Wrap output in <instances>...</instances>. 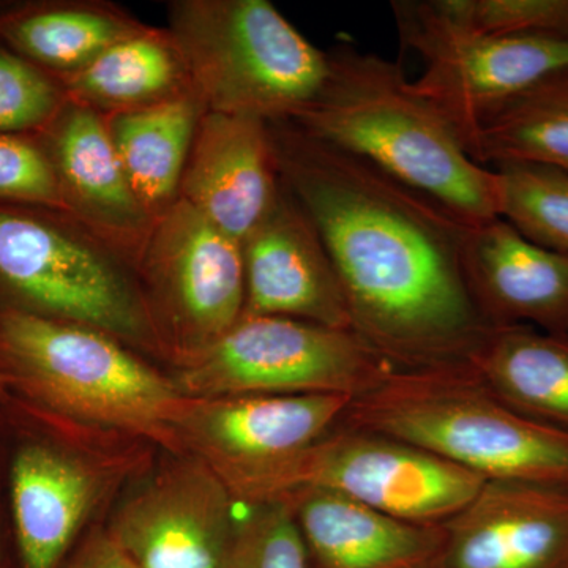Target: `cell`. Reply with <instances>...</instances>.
<instances>
[{"label":"cell","instance_id":"cell-27","mask_svg":"<svg viewBox=\"0 0 568 568\" xmlns=\"http://www.w3.org/2000/svg\"><path fill=\"white\" fill-rule=\"evenodd\" d=\"M67 102L61 82L0 43V133L39 134Z\"/></svg>","mask_w":568,"mask_h":568},{"label":"cell","instance_id":"cell-15","mask_svg":"<svg viewBox=\"0 0 568 568\" xmlns=\"http://www.w3.org/2000/svg\"><path fill=\"white\" fill-rule=\"evenodd\" d=\"M37 136L54 164L70 219L134 264L155 220L134 194L103 115L69 100Z\"/></svg>","mask_w":568,"mask_h":568},{"label":"cell","instance_id":"cell-24","mask_svg":"<svg viewBox=\"0 0 568 568\" xmlns=\"http://www.w3.org/2000/svg\"><path fill=\"white\" fill-rule=\"evenodd\" d=\"M467 153L487 168L530 163L568 173V70L549 74L489 115Z\"/></svg>","mask_w":568,"mask_h":568},{"label":"cell","instance_id":"cell-30","mask_svg":"<svg viewBox=\"0 0 568 568\" xmlns=\"http://www.w3.org/2000/svg\"><path fill=\"white\" fill-rule=\"evenodd\" d=\"M61 568H138L108 529L95 530L71 551Z\"/></svg>","mask_w":568,"mask_h":568},{"label":"cell","instance_id":"cell-10","mask_svg":"<svg viewBox=\"0 0 568 568\" xmlns=\"http://www.w3.org/2000/svg\"><path fill=\"white\" fill-rule=\"evenodd\" d=\"M153 323L163 321L182 357L211 345L245 312L241 242L179 200L153 222L138 254Z\"/></svg>","mask_w":568,"mask_h":568},{"label":"cell","instance_id":"cell-19","mask_svg":"<svg viewBox=\"0 0 568 568\" xmlns=\"http://www.w3.org/2000/svg\"><path fill=\"white\" fill-rule=\"evenodd\" d=\"M280 500L293 510L315 568H429L443 541V525L403 521L327 489Z\"/></svg>","mask_w":568,"mask_h":568},{"label":"cell","instance_id":"cell-4","mask_svg":"<svg viewBox=\"0 0 568 568\" xmlns=\"http://www.w3.org/2000/svg\"><path fill=\"white\" fill-rule=\"evenodd\" d=\"M0 377L32 413L92 422L178 448L185 395L114 336L0 310Z\"/></svg>","mask_w":568,"mask_h":568},{"label":"cell","instance_id":"cell-9","mask_svg":"<svg viewBox=\"0 0 568 568\" xmlns=\"http://www.w3.org/2000/svg\"><path fill=\"white\" fill-rule=\"evenodd\" d=\"M399 39L424 62L413 81L467 145L499 108L568 70V43L477 31L432 2H392Z\"/></svg>","mask_w":568,"mask_h":568},{"label":"cell","instance_id":"cell-31","mask_svg":"<svg viewBox=\"0 0 568 568\" xmlns=\"http://www.w3.org/2000/svg\"><path fill=\"white\" fill-rule=\"evenodd\" d=\"M9 390H7L6 383H3L2 377H0V405H3V403L9 402Z\"/></svg>","mask_w":568,"mask_h":568},{"label":"cell","instance_id":"cell-3","mask_svg":"<svg viewBox=\"0 0 568 568\" xmlns=\"http://www.w3.org/2000/svg\"><path fill=\"white\" fill-rule=\"evenodd\" d=\"M424 448L487 481L568 489V433L500 402L467 364L392 368L343 424Z\"/></svg>","mask_w":568,"mask_h":568},{"label":"cell","instance_id":"cell-14","mask_svg":"<svg viewBox=\"0 0 568 568\" xmlns=\"http://www.w3.org/2000/svg\"><path fill=\"white\" fill-rule=\"evenodd\" d=\"M443 528L429 568H568V489L487 481Z\"/></svg>","mask_w":568,"mask_h":568},{"label":"cell","instance_id":"cell-5","mask_svg":"<svg viewBox=\"0 0 568 568\" xmlns=\"http://www.w3.org/2000/svg\"><path fill=\"white\" fill-rule=\"evenodd\" d=\"M168 31L207 111L293 121L331 77L328 52L268 0H175Z\"/></svg>","mask_w":568,"mask_h":568},{"label":"cell","instance_id":"cell-32","mask_svg":"<svg viewBox=\"0 0 568 568\" xmlns=\"http://www.w3.org/2000/svg\"><path fill=\"white\" fill-rule=\"evenodd\" d=\"M0 568H7L6 560H3L2 549H0Z\"/></svg>","mask_w":568,"mask_h":568},{"label":"cell","instance_id":"cell-1","mask_svg":"<svg viewBox=\"0 0 568 568\" xmlns=\"http://www.w3.org/2000/svg\"><path fill=\"white\" fill-rule=\"evenodd\" d=\"M268 129L280 179L331 254L355 334L395 368L467 364L493 328L467 284L469 224L293 122Z\"/></svg>","mask_w":568,"mask_h":568},{"label":"cell","instance_id":"cell-17","mask_svg":"<svg viewBox=\"0 0 568 568\" xmlns=\"http://www.w3.org/2000/svg\"><path fill=\"white\" fill-rule=\"evenodd\" d=\"M470 294L493 327L530 325L568 336V253L534 244L506 220L467 226Z\"/></svg>","mask_w":568,"mask_h":568},{"label":"cell","instance_id":"cell-13","mask_svg":"<svg viewBox=\"0 0 568 568\" xmlns=\"http://www.w3.org/2000/svg\"><path fill=\"white\" fill-rule=\"evenodd\" d=\"M242 252L244 313L353 331L331 254L312 219L283 183L274 207L242 242Z\"/></svg>","mask_w":568,"mask_h":568},{"label":"cell","instance_id":"cell-28","mask_svg":"<svg viewBox=\"0 0 568 568\" xmlns=\"http://www.w3.org/2000/svg\"><path fill=\"white\" fill-rule=\"evenodd\" d=\"M436 2L448 17L477 31L568 43V0H436Z\"/></svg>","mask_w":568,"mask_h":568},{"label":"cell","instance_id":"cell-7","mask_svg":"<svg viewBox=\"0 0 568 568\" xmlns=\"http://www.w3.org/2000/svg\"><path fill=\"white\" fill-rule=\"evenodd\" d=\"M394 365L353 331L252 315L183 355L174 383L189 398L364 394Z\"/></svg>","mask_w":568,"mask_h":568},{"label":"cell","instance_id":"cell-23","mask_svg":"<svg viewBox=\"0 0 568 568\" xmlns=\"http://www.w3.org/2000/svg\"><path fill=\"white\" fill-rule=\"evenodd\" d=\"M205 106L194 92L103 115L134 194L153 220L181 200L183 171Z\"/></svg>","mask_w":568,"mask_h":568},{"label":"cell","instance_id":"cell-12","mask_svg":"<svg viewBox=\"0 0 568 568\" xmlns=\"http://www.w3.org/2000/svg\"><path fill=\"white\" fill-rule=\"evenodd\" d=\"M233 500L190 455L133 496L108 532L138 568H222L235 526Z\"/></svg>","mask_w":568,"mask_h":568},{"label":"cell","instance_id":"cell-8","mask_svg":"<svg viewBox=\"0 0 568 568\" xmlns=\"http://www.w3.org/2000/svg\"><path fill=\"white\" fill-rule=\"evenodd\" d=\"M347 395L185 396L174 424L186 448L234 500L260 506L290 493L308 452L343 424Z\"/></svg>","mask_w":568,"mask_h":568},{"label":"cell","instance_id":"cell-18","mask_svg":"<svg viewBox=\"0 0 568 568\" xmlns=\"http://www.w3.org/2000/svg\"><path fill=\"white\" fill-rule=\"evenodd\" d=\"M91 467L65 448L29 437L9 467L17 568H61L99 497Z\"/></svg>","mask_w":568,"mask_h":568},{"label":"cell","instance_id":"cell-26","mask_svg":"<svg viewBox=\"0 0 568 568\" xmlns=\"http://www.w3.org/2000/svg\"><path fill=\"white\" fill-rule=\"evenodd\" d=\"M222 568H312L291 507L284 500L253 506L234 526Z\"/></svg>","mask_w":568,"mask_h":568},{"label":"cell","instance_id":"cell-22","mask_svg":"<svg viewBox=\"0 0 568 568\" xmlns=\"http://www.w3.org/2000/svg\"><path fill=\"white\" fill-rule=\"evenodd\" d=\"M58 81L70 102L102 115L141 110L194 92L174 37L152 26L118 41Z\"/></svg>","mask_w":568,"mask_h":568},{"label":"cell","instance_id":"cell-29","mask_svg":"<svg viewBox=\"0 0 568 568\" xmlns=\"http://www.w3.org/2000/svg\"><path fill=\"white\" fill-rule=\"evenodd\" d=\"M0 203L69 216L54 164L37 134L0 133Z\"/></svg>","mask_w":568,"mask_h":568},{"label":"cell","instance_id":"cell-16","mask_svg":"<svg viewBox=\"0 0 568 568\" xmlns=\"http://www.w3.org/2000/svg\"><path fill=\"white\" fill-rule=\"evenodd\" d=\"M282 193L268 123L205 111L181 183V200L244 242Z\"/></svg>","mask_w":568,"mask_h":568},{"label":"cell","instance_id":"cell-6","mask_svg":"<svg viewBox=\"0 0 568 568\" xmlns=\"http://www.w3.org/2000/svg\"><path fill=\"white\" fill-rule=\"evenodd\" d=\"M122 261L63 213L0 203V310L153 346L159 331Z\"/></svg>","mask_w":568,"mask_h":568},{"label":"cell","instance_id":"cell-25","mask_svg":"<svg viewBox=\"0 0 568 568\" xmlns=\"http://www.w3.org/2000/svg\"><path fill=\"white\" fill-rule=\"evenodd\" d=\"M499 219L534 244L568 253V173L530 163L495 168Z\"/></svg>","mask_w":568,"mask_h":568},{"label":"cell","instance_id":"cell-11","mask_svg":"<svg viewBox=\"0 0 568 568\" xmlns=\"http://www.w3.org/2000/svg\"><path fill=\"white\" fill-rule=\"evenodd\" d=\"M485 484L424 448L339 425L308 452L290 493L327 489L388 517L432 526L458 515Z\"/></svg>","mask_w":568,"mask_h":568},{"label":"cell","instance_id":"cell-21","mask_svg":"<svg viewBox=\"0 0 568 568\" xmlns=\"http://www.w3.org/2000/svg\"><path fill=\"white\" fill-rule=\"evenodd\" d=\"M467 365L508 407L568 433V336L500 325L488 332Z\"/></svg>","mask_w":568,"mask_h":568},{"label":"cell","instance_id":"cell-2","mask_svg":"<svg viewBox=\"0 0 568 568\" xmlns=\"http://www.w3.org/2000/svg\"><path fill=\"white\" fill-rule=\"evenodd\" d=\"M328 58L323 92L290 122L432 197L459 222L476 226L499 219L495 168L473 160L399 62L347 43Z\"/></svg>","mask_w":568,"mask_h":568},{"label":"cell","instance_id":"cell-20","mask_svg":"<svg viewBox=\"0 0 568 568\" xmlns=\"http://www.w3.org/2000/svg\"><path fill=\"white\" fill-rule=\"evenodd\" d=\"M145 28L122 7L103 0L0 2V43L55 80Z\"/></svg>","mask_w":568,"mask_h":568}]
</instances>
